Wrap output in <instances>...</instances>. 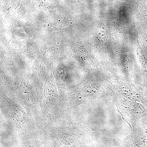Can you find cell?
<instances>
[{
  "label": "cell",
  "instance_id": "obj_1",
  "mask_svg": "<svg viewBox=\"0 0 147 147\" xmlns=\"http://www.w3.org/2000/svg\"><path fill=\"white\" fill-rule=\"evenodd\" d=\"M96 30L97 38L100 42H105L108 38V30L105 24L100 23L98 25Z\"/></svg>",
  "mask_w": 147,
  "mask_h": 147
}]
</instances>
